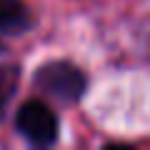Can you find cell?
Instances as JSON below:
<instances>
[{
	"instance_id": "6da1fadb",
	"label": "cell",
	"mask_w": 150,
	"mask_h": 150,
	"mask_svg": "<svg viewBox=\"0 0 150 150\" xmlns=\"http://www.w3.org/2000/svg\"><path fill=\"white\" fill-rule=\"evenodd\" d=\"M35 85L55 100L73 103L85 93V75L73 63H48L35 73Z\"/></svg>"
},
{
	"instance_id": "7a4b0ae2",
	"label": "cell",
	"mask_w": 150,
	"mask_h": 150,
	"mask_svg": "<svg viewBox=\"0 0 150 150\" xmlns=\"http://www.w3.org/2000/svg\"><path fill=\"white\" fill-rule=\"evenodd\" d=\"M15 123H18L20 135H25L33 145H53L55 138H58V118L40 100L23 103Z\"/></svg>"
},
{
	"instance_id": "3957f363",
	"label": "cell",
	"mask_w": 150,
	"mask_h": 150,
	"mask_svg": "<svg viewBox=\"0 0 150 150\" xmlns=\"http://www.w3.org/2000/svg\"><path fill=\"white\" fill-rule=\"evenodd\" d=\"M33 18L23 0H0V33H25Z\"/></svg>"
},
{
	"instance_id": "277c9868",
	"label": "cell",
	"mask_w": 150,
	"mask_h": 150,
	"mask_svg": "<svg viewBox=\"0 0 150 150\" xmlns=\"http://www.w3.org/2000/svg\"><path fill=\"white\" fill-rule=\"evenodd\" d=\"M15 85H18V73L15 68H0V110L10 100V95L15 93Z\"/></svg>"
}]
</instances>
